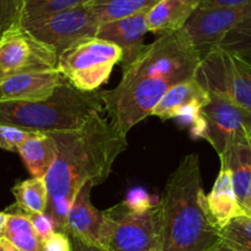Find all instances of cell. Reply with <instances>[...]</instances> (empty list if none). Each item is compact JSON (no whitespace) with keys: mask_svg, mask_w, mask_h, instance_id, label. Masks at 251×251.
Listing matches in <instances>:
<instances>
[{"mask_svg":"<svg viewBox=\"0 0 251 251\" xmlns=\"http://www.w3.org/2000/svg\"><path fill=\"white\" fill-rule=\"evenodd\" d=\"M202 53L183 30L160 35L144 46L141 54L123 69L120 84L101 90L103 110L121 133L149 117L160 99L173 86L196 76Z\"/></svg>","mask_w":251,"mask_h":251,"instance_id":"6da1fadb","label":"cell"},{"mask_svg":"<svg viewBox=\"0 0 251 251\" xmlns=\"http://www.w3.org/2000/svg\"><path fill=\"white\" fill-rule=\"evenodd\" d=\"M57 155L45 176L48 207L57 230L66 231L67 217L75 195L86 183L101 185L112 170L113 163L127 149V136L102 117L93 116L83 127L50 132Z\"/></svg>","mask_w":251,"mask_h":251,"instance_id":"7a4b0ae2","label":"cell"},{"mask_svg":"<svg viewBox=\"0 0 251 251\" xmlns=\"http://www.w3.org/2000/svg\"><path fill=\"white\" fill-rule=\"evenodd\" d=\"M159 207L160 251H209L222 241L207 206L197 153L183 156L170 174Z\"/></svg>","mask_w":251,"mask_h":251,"instance_id":"3957f363","label":"cell"},{"mask_svg":"<svg viewBox=\"0 0 251 251\" xmlns=\"http://www.w3.org/2000/svg\"><path fill=\"white\" fill-rule=\"evenodd\" d=\"M102 110L101 90L81 91L64 80L47 100L0 99V125L42 133L71 131L83 127Z\"/></svg>","mask_w":251,"mask_h":251,"instance_id":"277c9868","label":"cell"},{"mask_svg":"<svg viewBox=\"0 0 251 251\" xmlns=\"http://www.w3.org/2000/svg\"><path fill=\"white\" fill-rule=\"evenodd\" d=\"M99 246L105 251H151L159 249L160 207L133 211L125 201L102 211Z\"/></svg>","mask_w":251,"mask_h":251,"instance_id":"5b68a950","label":"cell"},{"mask_svg":"<svg viewBox=\"0 0 251 251\" xmlns=\"http://www.w3.org/2000/svg\"><path fill=\"white\" fill-rule=\"evenodd\" d=\"M122 50L115 43L91 37L74 43L58 54V71L74 88L81 91L100 90L110 79Z\"/></svg>","mask_w":251,"mask_h":251,"instance_id":"8992f818","label":"cell"},{"mask_svg":"<svg viewBox=\"0 0 251 251\" xmlns=\"http://www.w3.org/2000/svg\"><path fill=\"white\" fill-rule=\"evenodd\" d=\"M192 137L203 138L218 156L238 144L251 146V111L226 96L209 93V100L201 110L197 131Z\"/></svg>","mask_w":251,"mask_h":251,"instance_id":"52a82bcc","label":"cell"},{"mask_svg":"<svg viewBox=\"0 0 251 251\" xmlns=\"http://www.w3.org/2000/svg\"><path fill=\"white\" fill-rule=\"evenodd\" d=\"M195 78L209 91L226 96L251 111V62L213 48L202 57Z\"/></svg>","mask_w":251,"mask_h":251,"instance_id":"ba28073f","label":"cell"},{"mask_svg":"<svg viewBox=\"0 0 251 251\" xmlns=\"http://www.w3.org/2000/svg\"><path fill=\"white\" fill-rule=\"evenodd\" d=\"M99 25L100 21L89 3L19 24L38 41L54 48L58 54L79 41L95 37Z\"/></svg>","mask_w":251,"mask_h":251,"instance_id":"9c48e42d","label":"cell"},{"mask_svg":"<svg viewBox=\"0 0 251 251\" xmlns=\"http://www.w3.org/2000/svg\"><path fill=\"white\" fill-rule=\"evenodd\" d=\"M58 53L19 25L0 38V80L28 71L57 68Z\"/></svg>","mask_w":251,"mask_h":251,"instance_id":"30bf717a","label":"cell"},{"mask_svg":"<svg viewBox=\"0 0 251 251\" xmlns=\"http://www.w3.org/2000/svg\"><path fill=\"white\" fill-rule=\"evenodd\" d=\"M250 18L251 1L230 8H197L182 30L203 57L218 47L229 31Z\"/></svg>","mask_w":251,"mask_h":251,"instance_id":"8fae6325","label":"cell"},{"mask_svg":"<svg viewBox=\"0 0 251 251\" xmlns=\"http://www.w3.org/2000/svg\"><path fill=\"white\" fill-rule=\"evenodd\" d=\"M209 100V91L196 78L188 79L173 86L160 99L151 116L161 121L178 118L190 126L191 134L197 131L201 118V110Z\"/></svg>","mask_w":251,"mask_h":251,"instance_id":"7c38bea8","label":"cell"},{"mask_svg":"<svg viewBox=\"0 0 251 251\" xmlns=\"http://www.w3.org/2000/svg\"><path fill=\"white\" fill-rule=\"evenodd\" d=\"M64 80L66 78L58 68L21 72L0 80V99L21 101L47 100Z\"/></svg>","mask_w":251,"mask_h":251,"instance_id":"4fadbf2b","label":"cell"},{"mask_svg":"<svg viewBox=\"0 0 251 251\" xmlns=\"http://www.w3.org/2000/svg\"><path fill=\"white\" fill-rule=\"evenodd\" d=\"M149 32L146 13L106 21L99 25L95 37L115 43L122 50V68L128 67L144 48V36Z\"/></svg>","mask_w":251,"mask_h":251,"instance_id":"5bb4252c","label":"cell"},{"mask_svg":"<svg viewBox=\"0 0 251 251\" xmlns=\"http://www.w3.org/2000/svg\"><path fill=\"white\" fill-rule=\"evenodd\" d=\"M93 187H95L93 183H86L75 195L67 217L66 231L86 243L99 246L103 218L102 211L95 208L91 202Z\"/></svg>","mask_w":251,"mask_h":251,"instance_id":"9a60e30c","label":"cell"},{"mask_svg":"<svg viewBox=\"0 0 251 251\" xmlns=\"http://www.w3.org/2000/svg\"><path fill=\"white\" fill-rule=\"evenodd\" d=\"M206 199L209 213L219 229L236 217L248 216L239 203L234 191L230 170L223 161H221L218 176L214 181L211 192L206 195Z\"/></svg>","mask_w":251,"mask_h":251,"instance_id":"2e32d148","label":"cell"},{"mask_svg":"<svg viewBox=\"0 0 251 251\" xmlns=\"http://www.w3.org/2000/svg\"><path fill=\"white\" fill-rule=\"evenodd\" d=\"M197 8L196 0H161L146 14L148 31L160 36L182 30Z\"/></svg>","mask_w":251,"mask_h":251,"instance_id":"e0dca14e","label":"cell"},{"mask_svg":"<svg viewBox=\"0 0 251 251\" xmlns=\"http://www.w3.org/2000/svg\"><path fill=\"white\" fill-rule=\"evenodd\" d=\"M228 165L231 174L234 191L246 214L251 206V146L238 144L219 156Z\"/></svg>","mask_w":251,"mask_h":251,"instance_id":"ac0fdd59","label":"cell"},{"mask_svg":"<svg viewBox=\"0 0 251 251\" xmlns=\"http://www.w3.org/2000/svg\"><path fill=\"white\" fill-rule=\"evenodd\" d=\"M19 154L32 177H45L57 155V146L50 133L32 132L21 144Z\"/></svg>","mask_w":251,"mask_h":251,"instance_id":"d6986e66","label":"cell"},{"mask_svg":"<svg viewBox=\"0 0 251 251\" xmlns=\"http://www.w3.org/2000/svg\"><path fill=\"white\" fill-rule=\"evenodd\" d=\"M159 1L161 0H91L89 5L101 24L136 14H147Z\"/></svg>","mask_w":251,"mask_h":251,"instance_id":"ffe728a7","label":"cell"},{"mask_svg":"<svg viewBox=\"0 0 251 251\" xmlns=\"http://www.w3.org/2000/svg\"><path fill=\"white\" fill-rule=\"evenodd\" d=\"M3 236L21 251H43V243L36 234L30 218L20 209L8 213Z\"/></svg>","mask_w":251,"mask_h":251,"instance_id":"44dd1931","label":"cell"},{"mask_svg":"<svg viewBox=\"0 0 251 251\" xmlns=\"http://www.w3.org/2000/svg\"><path fill=\"white\" fill-rule=\"evenodd\" d=\"M16 206L24 212L46 213L48 190L45 177H31L20 181L13 187Z\"/></svg>","mask_w":251,"mask_h":251,"instance_id":"7402d4cb","label":"cell"},{"mask_svg":"<svg viewBox=\"0 0 251 251\" xmlns=\"http://www.w3.org/2000/svg\"><path fill=\"white\" fill-rule=\"evenodd\" d=\"M90 1L91 0H21V15L19 24L84 5Z\"/></svg>","mask_w":251,"mask_h":251,"instance_id":"603a6c76","label":"cell"},{"mask_svg":"<svg viewBox=\"0 0 251 251\" xmlns=\"http://www.w3.org/2000/svg\"><path fill=\"white\" fill-rule=\"evenodd\" d=\"M221 239L233 251H251V216L231 219L221 229Z\"/></svg>","mask_w":251,"mask_h":251,"instance_id":"cb8c5ba5","label":"cell"},{"mask_svg":"<svg viewBox=\"0 0 251 251\" xmlns=\"http://www.w3.org/2000/svg\"><path fill=\"white\" fill-rule=\"evenodd\" d=\"M217 48L228 50L251 62V18L229 31Z\"/></svg>","mask_w":251,"mask_h":251,"instance_id":"d4e9b609","label":"cell"},{"mask_svg":"<svg viewBox=\"0 0 251 251\" xmlns=\"http://www.w3.org/2000/svg\"><path fill=\"white\" fill-rule=\"evenodd\" d=\"M21 0H0V38L8 30L19 25Z\"/></svg>","mask_w":251,"mask_h":251,"instance_id":"484cf974","label":"cell"},{"mask_svg":"<svg viewBox=\"0 0 251 251\" xmlns=\"http://www.w3.org/2000/svg\"><path fill=\"white\" fill-rule=\"evenodd\" d=\"M32 132L16 128L13 126L0 125V149L19 153L21 144L30 137Z\"/></svg>","mask_w":251,"mask_h":251,"instance_id":"4316f807","label":"cell"},{"mask_svg":"<svg viewBox=\"0 0 251 251\" xmlns=\"http://www.w3.org/2000/svg\"><path fill=\"white\" fill-rule=\"evenodd\" d=\"M24 213L30 218L33 229H35L36 234L42 243H45L57 230L54 223L47 213H33V212H24Z\"/></svg>","mask_w":251,"mask_h":251,"instance_id":"83f0119b","label":"cell"},{"mask_svg":"<svg viewBox=\"0 0 251 251\" xmlns=\"http://www.w3.org/2000/svg\"><path fill=\"white\" fill-rule=\"evenodd\" d=\"M125 203L133 211H147L153 206L151 201V197L142 188H133L127 194L125 199Z\"/></svg>","mask_w":251,"mask_h":251,"instance_id":"f1b7e54d","label":"cell"},{"mask_svg":"<svg viewBox=\"0 0 251 251\" xmlns=\"http://www.w3.org/2000/svg\"><path fill=\"white\" fill-rule=\"evenodd\" d=\"M43 251H72V243L67 231L55 230L43 243Z\"/></svg>","mask_w":251,"mask_h":251,"instance_id":"f546056e","label":"cell"},{"mask_svg":"<svg viewBox=\"0 0 251 251\" xmlns=\"http://www.w3.org/2000/svg\"><path fill=\"white\" fill-rule=\"evenodd\" d=\"M200 9H214V8H230V6L243 5L251 0H196Z\"/></svg>","mask_w":251,"mask_h":251,"instance_id":"4dcf8cb0","label":"cell"},{"mask_svg":"<svg viewBox=\"0 0 251 251\" xmlns=\"http://www.w3.org/2000/svg\"><path fill=\"white\" fill-rule=\"evenodd\" d=\"M69 238H71L72 243V251H105L103 249L86 243V241L81 240V239L76 238L75 235H72V234H69Z\"/></svg>","mask_w":251,"mask_h":251,"instance_id":"1f68e13d","label":"cell"},{"mask_svg":"<svg viewBox=\"0 0 251 251\" xmlns=\"http://www.w3.org/2000/svg\"><path fill=\"white\" fill-rule=\"evenodd\" d=\"M0 251H21V250L16 248L15 245H13L8 239L1 236V238H0Z\"/></svg>","mask_w":251,"mask_h":251,"instance_id":"d6a6232c","label":"cell"},{"mask_svg":"<svg viewBox=\"0 0 251 251\" xmlns=\"http://www.w3.org/2000/svg\"><path fill=\"white\" fill-rule=\"evenodd\" d=\"M6 217H8V213L0 212V238L3 236L4 226H5V223H6Z\"/></svg>","mask_w":251,"mask_h":251,"instance_id":"836d02e7","label":"cell"},{"mask_svg":"<svg viewBox=\"0 0 251 251\" xmlns=\"http://www.w3.org/2000/svg\"><path fill=\"white\" fill-rule=\"evenodd\" d=\"M209 251H233V250H231L230 248H228V246H226L223 241H221L218 245H216L213 249H211Z\"/></svg>","mask_w":251,"mask_h":251,"instance_id":"e575fe53","label":"cell"},{"mask_svg":"<svg viewBox=\"0 0 251 251\" xmlns=\"http://www.w3.org/2000/svg\"><path fill=\"white\" fill-rule=\"evenodd\" d=\"M248 216H251V206H250V209H249V213H248Z\"/></svg>","mask_w":251,"mask_h":251,"instance_id":"d590c367","label":"cell"},{"mask_svg":"<svg viewBox=\"0 0 251 251\" xmlns=\"http://www.w3.org/2000/svg\"><path fill=\"white\" fill-rule=\"evenodd\" d=\"M151 251H160V249H154V250H151Z\"/></svg>","mask_w":251,"mask_h":251,"instance_id":"8d00e7d4","label":"cell"}]
</instances>
